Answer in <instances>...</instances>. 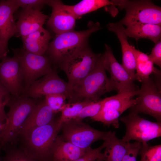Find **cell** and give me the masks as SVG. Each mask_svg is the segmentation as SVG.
<instances>
[{
	"label": "cell",
	"mask_w": 161,
	"mask_h": 161,
	"mask_svg": "<svg viewBox=\"0 0 161 161\" xmlns=\"http://www.w3.org/2000/svg\"><path fill=\"white\" fill-rule=\"evenodd\" d=\"M61 126L58 119H55L47 125L20 134L19 148L37 161H53V148Z\"/></svg>",
	"instance_id": "1"
},
{
	"label": "cell",
	"mask_w": 161,
	"mask_h": 161,
	"mask_svg": "<svg viewBox=\"0 0 161 161\" xmlns=\"http://www.w3.org/2000/svg\"><path fill=\"white\" fill-rule=\"evenodd\" d=\"M85 30H73L56 34L49 44L46 53L52 63L59 65L85 46L93 33L101 29L98 22H90Z\"/></svg>",
	"instance_id": "2"
},
{
	"label": "cell",
	"mask_w": 161,
	"mask_h": 161,
	"mask_svg": "<svg viewBox=\"0 0 161 161\" xmlns=\"http://www.w3.org/2000/svg\"><path fill=\"white\" fill-rule=\"evenodd\" d=\"M39 101L24 94L17 97H12L6 105L9 110L0 136V151L5 145L15 144L18 142L23 124Z\"/></svg>",
	"instance_id": "3"
},
{
	"label": "cell",
	"mask_w": 161,
	"mask_h": 161,
	"mask_svg": "<svg viewBox=\"0 0 161 161\" xmlns=\"http://www.w3.org/2000/svg\"><path fill=\"white\" fill-rule=\"evenodd\" d=\"M103 59V54H101L93 70L72 87L73 103L83 101H96L105 93L116 90L110 78L107 76Z\"/></svg>",
	"instance_id": "4"
},
{
	"label": "cell",
	"mask_w": 161,
	"mask_h": 161,
	"mask_svg": "<svg viewBox=\"0 0 161 161\" xmlns=\"http://www.w3.org/2000/svg\"><path fill=\"white\" fill-rule=\"evenodd\" d=\"M113 6L124 9L126 14L117 22L126 27L148 23L161 25V8L151 1L146 0H112Z\"/></svg>",
	"instance_id": "5"
},
{
	"label": "cell",
	"mask_w": 161,
	"mask_h": 161,
	"mask_svg": "<svg viewBox=\"0 0 161 161\" xmlns=\"http://www.w3.org/2000/svg\"><path fill=\"white\" fill-rule=\"evenodd\" d=\"M101 55L94 53L87 45L58 65L73 87L93 70Z\"/></svg>",
	"instance_id": "6"
},
{
	"label": "cell",
	"mask_w": 161,
	"mask_h": 161,
	"mask_svg": "<svg viewBox=\"0 0 161 161\" xmlns=\"http://www.w3.org/2000/svg\"><path fill=\"white\" fill-rule=\"evenodd\" d=\"M60 131L61 134L60 135L63 140L86 150L96 141L106 140L111 132L97 130L82 120L75 119L62 123Z\"/></svg>",
	"instance_id": "7"
},
{
	"label": "cell",
	"mask_w": 161,
	"mask_h": 161,
	"mask_svg": "<svg viewBox=\"0 0 161 161\" xmlns=\"http://www.w3.org/2000/svg\"><path fill=\"white\" fill-rule=\"evenodd\" d=\"M20 65L23 85L26 89L39 78L51 72L52 62L46 55H38L23 48L12 49Z\"/></svg>",
	"instance_id": "8"
},
{
	"label": "cell",
	"mask_w": 161,
	"mask_h": 161,
	"mask_svg": "<svg viewBox=\"0 0 161 161\" xmlns=\"http://www.w3.org/2000/svg\"><path fill=\"white\" fill-rule=\"evenodd\" d=\"M138 90L118 93L103 99L100 111L91 119L108 126L111 125L115 128H119V117L125 111L135 104L136 99L133 97L137 95Z\"/></svg>",
	"instance_id": "9"
},
{
	"label": "cell",
	"mask_w": 161,
	"mask_h": 161,
	"mask_svg": "<svg viewBox=\"0 0 161 161\" xmlns=\"http://www.w3.org/2000/svg\"><path fill=\"white\" fill-rule=\"evenodd\" d=\"M119 119L126 126V134L122 139L126 142L147 143L161 136V122L146 120L131 112Z\"/></svg>",
	"instance_id": "10"
},
{
	"label": "cell",
	"mask_w": 161,
	"mask_h": 161,
	"mask_svg": "<svg viewBox=\"0 0 161 161\" xmlns=\"http://www.w3.org/2000/svg\"><path fill=\"white\" fill-rule=\"evenodd\" d=\"M55 94L66 96L69 101L67 103H73L72 87L60 78L56 71L53 70L25 89L23 94L29 97L38 99L46 95Z\"/></svg>",
	"instance_id": "11"
},
{
	"label": "cell",
	"mask_w": 161,
	"mask_h": 161,
	"mask_svg": "<svg viewBox=\"0 0 161 161\" xmlns=\"http://www.w3.org/2000/svg\"><path fill=\"white\" fill-rule=\"evenodd\" d=\"M138 97L131 112L143 113L161 122V93L160 89L149 77L142 80Z\"/></svg>",
	"instance_id": "12"
},
{
	"label": "cell",
	"mask_w": 161,
	"mask_h": 161,
	"mask_svg": "<svg viewBox=\"0 0 161 161\" xmlns=\"http://www.w3.org/2000/svg\"><path fill=\"white\" fill-rule=\"evenodd\" d=\"M106 50L103 54V64L106 70L109 73L110 78L118 93L129 92L138 90V86L129 72L117 61L112 49L105 44Z\"/></svg>",
	"instance_id": "13"
},
{
	"label": "cell",
	"mask_w": 161,
	"mask_h": 161,
	"mask_svg": "<svg viewBox=\"0 0 161 161\" xmlns=\"http://www.w3.org/2000/svg\"><path fill=\"white\" fill-rule=\"evenodd\" d=\"M0 82L8 90L13 97H18L24 93L20 65L15 55L6 57L0 62Z\"/></svg>",
	"instance_id": "14"
},
{
	"label": "cell",
	"mask_w": 161,
	"mask_h": 161,
	"mask_svg": "<svg viewBox=\"0 0 161 161\" xmlns=\"http://www.w3.org/2000/svg\"><path fill=\"white\" fill-rule=\"evenodd\" d=\"M19 8L16 0L0 1V52L4 57L9 51L8 41L16 33L14 14Z\"/></svg>",
	"instance_id": "15"
},
{
	"label": "cell",
	"mask_w": 161,
	"mask_h": 161,
	"mask_svg": "<svg viewBox=\"0 0 161 161\" xmlns=\"http://www.w3.org/2000/svg\"><path fill=\"white\" fill-rule=\"evenodd\" d=\"M17 10L16 32L15 35L17 37L20 36L22 38L43 27L49 18L39 10L25 8Z\"/></svg>",
	"instance_id": "16"
},
{
	"label": "cell",
	"mask_w": 161,
	"mask_h": 161,
	"mask_svg": "<svg viewBox=\"0 0 161 161\" xmlns=\"http://www.w3.org/2000/svg\"><path fill=\"white\" fill-rule=\"evenodd\" d=\"M64 4L58 0H48L52 12L47 21V26L56 34L74 30L76 19L64 8Z\"/></svg>",
	"instance_id": "17"
},
{
	"label": "cell",
	"mask_w": 161,
	"mask_h": 161,
	"mask_svg": "<svg viewBox=\"0 0 161 161\" xmlns=\"http://www.w3.org/2000/svg\"><path fill=\"white\" fill-rule=\"evenodd\" d=\"M107 27L109 30L115 33L118 38L122 52L121 64L135 80L136 64L133 46L128 41V37L124 31L125 28L117 22L109 23Z\"/></svg>",
	"instance_id": "18"
},
{
	"label": "cell",
	"mask_w": 161,
	"mask_h": 161,
	"mask_svg": "<svg viewBox=\"0 0 161 161\" xmlns=\"http://www.w3.org/2000/svg\"><path fill=\"white\" fill-rule=\"evenodd\" d=\"M55 114L44 99L39 100L25 121L19 135L33 129L52 122L55 120Z\"/></svg>",
	"instance_id": "19"
},
{
	"label": "cell",
	"mask_w": 161,
	"mask_h": 161,
	"mask_svg": "<svg viewBox=\"0 0 161 161\" xmlns=\"http://www.w3.org/2000/svg\"><path fill=\"white\" fill-rule=\"evenodd\" d=\"M51 37L50 32L42 27L21 38L22 48L34 54L44 55L47 50Z\"/></svg>",
	"instance_id": "20"
},
{
	"label": "cell",
	"mask_w": 161,
	"mask_h": 161,
	"mask_svg": "<svg viewBox=\"0 0 161 161\" xmlns=\"http://www.w3.org/2000/svg\"><path fill=\"white\" fill-rule=\"evenodd\" d=\"M88 149L80 148L65 141L58 135L53 148V161H74L83 155Z\"/></svg>",
	"instance_id": "21"
},
{
	"label": "cell",
	"mask_w": 161,
	"mask_h": 161,
	"mask_svg": "<svg viewBox=\"0 0 161 161\" xmlns=\"http://www.w3.org/2000/svg\"><path fill=\"white\" fill-rule=\"evenodd\" d=\"M124 28L127 37L138 41L141 38H147L156 43L161 40V25L148 23H141L129 25Z\"/></svg>",
	"instance_id": "22"
},
{
	"label": "cell",
	"mask_w": 161,
	"mask_h": 161,
	"mask_svg": "<svg viewBox=\"0 0 161 161\" xmlns=\"http://www.w3.org/2000/svg\"><path fill=\"white\" fill-rule=\"evenodd\" d=\"M133 49L136 64L135 80L141 82L149 77L153 73L160 75V71L154 67L149 55L136 49L134 46H133Z\"/></svg>",
	"instance_id": "23"
},
{
	"label": "cell",
	"mask_w": 161,
	"mask_h": 161,
	"mask_svg": "<svg viewBox=\"0 0 161 161\" xmlns=\"http://www.w3.org/2000/svg\"><path fill=\"white\" fill-rule=\"evenodd\" d=\"M105 150L103 153V161H121L127 150V144L116 136L114 131H111L108 138Z\"/></svg>",
	"instance_id": "24"
},
{
	"label": "cell",
	"mask_w": 161,
	"mask_h": 161,
	"mask_svg": "<svg viewBox=\"0 0 161 161\" xmlns=\"http://www.w3.org/2000/svg\"><path fill=\"white\" fill-rule=\"evenodd\" d=\"M112 5L113 4L108 0H83L76 4L69 5L63 4L64 9L76 19L81 18L84 15L103 7Z\"/></svg>",
	"instance_id": "25"
},
{
	"label": "cell",
	"mask_w": 161,
	"mask_h": 161,
	"mask_svg": "<svg viewBox=\"0 0 161 161\" xmlns=\"http://www.w3.org/2000/svg\"><path fill=\"white\" fill-rule=\"evenodd\" d=\"M5 155L1 161H37L28 156L14 144L8 143L2 148Z\"/></svg>",
	"instance_id": "26"
},
{
	"label": "cell",
	"mask_w": 161,
	"mask_h": 161,
	"mask_svg": "<svg viewBox=\"0 0 161 161\" xmlns=\"http://www.w3.org/2000/svg\"><path fill=\"white\" fill-rule=\"evenodd\" d=\"M91 102L83 101L72 103H66L61 111L60 116L58 119L60 124L74 118L80 110Z\"/></svg>",
	"instance_id": "27"
},
{
	"label": "cell",
	"mask_w": 161,
	"mask_h": 161,
	"mask_svg": "<svg viewBox=\"0 0 161 161\" xmlns=\"http://www.w3.org/2000/svg\"><path fill=\"white\" fill-rule=\"evenodd\" d=\"M139 154L140 161H161V145L152 146L147 143H142Z\"/></svg>",
	"instance_id": "28"
},
{
	"label": "cell",
	"mask_w": 161,
	"mask_h": 161,
	"mask_svg": "<svg viewBox=\"0 0 161 161\" xmlns=\"http://www.w3.org/2000/svg\"><path fill=\"white\" fill-rule=\"evenodd\" d=\"M44 99L49 107L55 113L61 112L66 104L67 98L65 95L59 94H52L44 96Z\"/></svg>",
	"instance_id": "29"
},
{
	"label": "cell",
	"mask_w": 161,
	"mask_h": 161,
	"mask_svg": "<svg viewBox=\"0 0 161 161\" xmlns=\"http://www.w3.org/2000/svg\"><path fill=\"white\" fill-rule=\"evenodd\" d=\"M102 103L103 100L91 102L83 107L73 119L82 120L87 117L91 118L95 116L100 111Z\"/></svg>",
	"instance_id": "30"
},
{
	"label": "cell",
	"mask_w": 161,
	"mask_h": 161,
	"mask_svg": "<svg viewBox=\"0 0 161 161\" xmlns=\"http://www.w3.org/2000/svg\"><path fill=\"white\" fill-rule=\"evenodd\" d=\"M107 144V141H104L103 143L97 148H92L90 147L83 155L74 161H96L98 159L103 160V155L102 150L106 147Z\"/></svg>",
	"instance_id": "31"
},
{
	"label": "cell",
	"mask_w": 161,
	"mask_h": 161,
	"mask_svg": "<svg viewBox=\"0 0 161 161\" xmlns=\"http://www.w3.org/2000/svg\"><path fill=\"white\" fill-rule=\"evenodd\" d=\"M141 145L142 143L139 142L135 141L132 143L128 142L126 152L121 161H137V156Z\"/></svg>",
	"instance_id": "32"
},
{
	"label": "cell",
	"mask_w": 161,
	"mask_h": 161,
	"mask_svg": "<svg viewBox=\"0 0 161 161\" xmlns=\"http://www.w3.org/2000/svg\"><path fill=\"white\" fill-rule=\"evenodd\" d=\"M19 7L21 8H30L41 10L45 5L47 0H16Z\"/></svg>",
	"instance_id": "33"
},
{
	"label": "cell",
	"mask_w": 161,
	"mask_h": 161,
	"mask_svg": "<svg viewBox=\"0 0 161 161\" xmlns=\"http://www.w3.org/2000/svg\"><path fill=\"white\" fill-rule=\"evenodd\" d=\"M154 64L161 67V40L155 43L151 54L149 55Z\"/></svg>",
	"instance_id": "34"
},
{
	"label": "cell",
	"mask_w": 161,
	"mask_h": 161,
	"mask_svg": "<svg viewBox=\"0 0 161 161\" xmlns=\"http://www.w3.org/2000/svg\"><path fill=\"white\" fill-rule=\"evenodd\" d=\"M12 96L8 90L0 82V106H6Z\"/></svg>",
	"instance_id": "35"
},
{
	"label": "cell",
	"mask_w": 161,
	"mask_h": 161,
	"mask_svg": "<svg viewBox=\"0 0 161 161\" xmlns=\"http://www.w3.org/2000/svg\"><path fill=\"white\" fill-rule=\"evenodd\" d=\"M6 105L0 106V136L4 127L7 117L6 113L5 111Z\"/></svg>",
	"instance_id": "36"
},
{
	"label": "cell",
	"mask_w": 161,
	"mask_h": 161,
	"mask_svg": "<svg viewBox=\"0 0 161 161\" xmlns=\"http://www.w3.org/2000/svg\"><path fill=\"white\" fill-rule=\"evenodd\" d=\"M5 57H4L0 52V60H1L3 59Z\"/></svg>",
	"instance_id": "37"
},
{
	"label": "cell",
	"mask_w": 161,
	"mask_h": 161,
	"mask_svg": "<svg viewBox=\"0 0 161 161\" xmlns=\"http://www.w3.org/2000/svg\"><path fill=\"white\" fill-rule=\"evenodd\" d=\"M96 161H103L102 159H97Z\"/></svg>",
	"instance_id": "38"
},
{
	"label": "cell",
	"mask_w": 161,
	"mask_h": 161,
	"mask_svg": "<svg viewBox=\"0 0 161 161\" xmlns=\"http://www.w3.org/2000/svg\"><path fill=\"white\" fill-rule=\"evenodd\" d=\"M1 160L2 159L1 158V157H0V161H1Z\"/></svg>",
	"instance_id": "39"
}]
</instances>
